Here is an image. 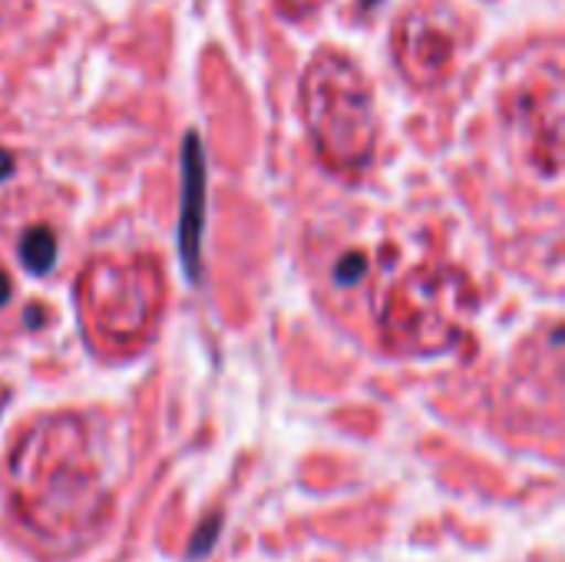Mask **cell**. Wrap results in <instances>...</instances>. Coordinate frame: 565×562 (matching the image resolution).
<instances>
[{"label":"cell","instance_id":"cell-5","mask_svg":"<svg viewBox=\"0 0 565 562\" xmlns=\"http://www.w3.org/2000/svg\"><path fill=\"white\" fill-rule=\"evenodd\" d=\"M202 225H205V166L199 139L185 142L182 162V222H179V255L185 275L195 282L202 272Z\"/></svg>","mask_w":565,"mask_h":562},{"label":"cell","instance_id":"cell-8","mask_svg":"<svg viewBox=\"0 0 565 562\" xmlns=\"http://www.w3.org/2000/svg\"><path fill=\"white\" fill-rule=\"evenodd\" d=\"M367 272H371V265H367V258H364L361 252H348V255H341V258L334 262V282L344 285V288L364 282Z\"/></svg>","mask_w":565,"mask_h":562},{"label":"cell","instance_id":"cell-9","mask_svg":"<svg viewBox=\"0 0 565 562\" xmlns=\"http://www.w3.org/2000/svg\"><path fill=\"white\" fill-rule=\"evenodd\" d=\"M13 172V156L7 149H0V182Z\"/></svg>","mask_w":565,"mask_h":562},{"label":"cell","instance_id":"cell-7","mask_svg":"<svg viewBox=\"0 0 565 562\" xmlns=\"http://www.w3.org/2000/svg\"><path fill=\"white\" fill-rule=\"evenodd\" d=\"M20 262L30 275H46L56 265L60 245H56V232L50 225H30L20 235Z\"/></svg>","mask_w":565,"mask_h":562},{"label":"cell","instance_id":"cell-1","mask_svg":"<svg viewBox=\"0 0 565 562\" xmlns=\"http://www.w3.org/2000/svg\"><path fill=\"white\" fill-rule=\"evenodd\" d=\"M7 503L13 523L46 553H76L113 517L93 427L83 414L33 421L7 457Z\"/></svg>","mask_w":565,"mask_h":562},{"label":"cell","instance_id":"cell-4","mask_svg":"<svg viewBox=\"0 0 565 562\" xmlns=\"http://www.w3.org/2000/svg\"><path fill=\"white\" fill-rule=\"evenodd\" d=\"M86 331L109 348H139L166 308V275L156 258H93L76 282Z\"/></svg>","mask_w":565,"mask_h":562},{"label":"cell","instance_id":"cell-10","mask_svg":"<svg viewBox=\"0 0 565 562\" xmlns=\"http://www.w3.org/2000/svg\"><path fill=\"white\" fill-rule=\"evenodd\" d=\"M7 301H10V275L0 268V308H3Z\"/></svg>","mask_w":565,"mask_h":562},{"label":"cell","instance_id":"cell-3","mask_svg":"<svg viewBox=\"0 0 565 562\" xmlns=\"http://www.w3.org/2000/svg\"><path fill=\"white\" fill-rule=\"evenodd\" d=\"M301 113L321 159L341 176H361L377 149V119L361 70L341 53H321L301 83Z\"/></svg>","mask_w":565,"mask_h":562},{"label":"cell","instance_id":"cell-2","mask_svg":"<svg viewBox=\"0 0 565 562\" xmlns=\"http://www.w3.org/2000/svg\"><path fill=\"white\" fill-rule=\"evenodd\" d=\"M477 301V288L460 268L420 262L394 275L377 291V335L394 354H447L467 338Z\"/></svg>","mask_w":565,"mask_h":562},{"label":"cell","instance_id":"cell-6","mask_svg":"<svg viewBox=\"0 0 565 562\" xmlns=\"http://www.w3.org/2000/svg\"><path fill=\"white\" fill-rule=\"evenodd\" d=\"M454 36L447 30H440L430 20H411L407 23V36H401L397 53H401V66L404 73H411L417 83H437L450 60H454Z\"/></svg>","mask_w":565,"mask_h":562}]
</instances>
